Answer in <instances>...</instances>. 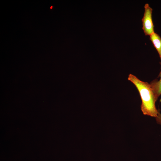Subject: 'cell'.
Wrapping results in <instances>:
<instances>
[{
	"label": "cell",
	"instance_id": "obj_1",
	"mask_svg": "<svg viewBox=\"0 0 161 161\" xmlns=\"http://www.w3.org/2000/svg\"><path fill=\"white\" fill-rule=\"evenodd\" d=\"M128 79L134 85L139 92L142 101L141 109L143 114L155 118L159 110L155 105L157 99L150 83L141 80L131 74L129 75Z\"/></svg>",
	"mask_w": 161,
	"mask_h": 161
},
{
	"label": "cell",
	"instance_id": "obj_2",
	"mask_svg": "<svg viewBox=\"0 0 161 161\" xmlns=\"http://www.w3.org/2000/svg\"><path fill=\"white\" fill-rule=\"evenodd\" d=\"M144 12L142 18V29L146 35H150L154 32V25L152 19L153 9L148 3L144 6Z\"/></svg>",
	"mask_w": 161,
	"mask_h": 161
},
{
	"label": "cell",
	"instance_id": "obj_3",
	"mask_svg": "<svg viewBox=\"0 0 161 161\" xmlns=\"http://www.w3.org/2000/svg\"><path fill=\"white\" fill-rule=\"evenodd\" d=\"M161 70L158 77H160L159 80L155 79L151 82L150 84L152 89L155 96L157 99L161 95Z\"/></svg>",
	"mask_w": 161,
	"mask_h": 161
},
{
	"label": "cell",
	"instance_id": "obj_4",
	"mask_svg": "<svg viewBox=\"0 0 161 161\" xmlns=\"http://www.w3.org/2000/svg\"><path fill=\"white\" fill-rule=\"evenodd\" d=\"M150 39L157 51L161 61V38L155 32L150 35ZM161 64V61L160 62Z\"/></svg>",
	"mask_w": 161,
	"mask_h": 161
},
{
	"label": "cell",
	"instance_id": "obj_5",
	"mask_svg": "<svg viewBox=\"0 0 161 161\" xmlns=\"http://www.w3.org/2000/svg\"><path fill=\"white\" fill-rule=\"evenodd\" d=\"M157 123L161 126V113L159 110L157 116L155 117Z\"/></svg>",
	"mask_w": 161,
	"mask_h": 161
},
{
	"label": "cell",
	"instance_id": "obj_6",
	"mask_svg": "<svg viewBox=\"0 0 161 161\" xmlns=\"http://www.w3.org/2000/svg\"><path fill=\"white\" fill-rule=\"evenodd\" d=\"M52 7H51V8H52Z\"/></svg>",
	"mask_w": 161,
	"mask_h": 161
}]
</instances>
